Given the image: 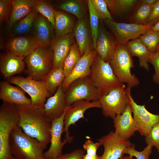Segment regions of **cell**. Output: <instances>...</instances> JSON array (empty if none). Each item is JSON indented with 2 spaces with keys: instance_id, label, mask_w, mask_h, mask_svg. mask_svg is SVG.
Masks as SVG:
<instances>
[{
  "instance_id": "obj_1",
  "label": "cell",
  "mask_w": 159,
  "mask_h": 159,
  "mask_svg": "<svg viewBox=\"0 0 159 159\" xmlns=\"http://www.w3.org/2000/svg\"><path fill=\"white\" fill-rule=\"evenodd\" d=\"M15 105L19 113L18 126L27 135L37 139L46 149L50 142L52 122L44 115L43 107L32 103Z\"/></svg>"
},
{
  "instance_id": "obj_2",
  "label": "cell",
  "mask_w": 159,
  "mask_h": 159,
  "mask_svg": "<svg viewBox=\"0 0 159 159\" xmlns=\"http://www.w3.org/2000/svg\"><path fill=\"white\" fill-rule=\"evenodd\" d=\"M9 145L11 153L16 159H46L42 145L18 126L11 132Z\"/></svg>"
},
{
  "instance_id": "obj_3",
  "label": "cell",
  "mask_w": 159,
  "mask_h": 159,
  "mask_svg": "<svg viewBox=\"0 0 159 159\" xmlns=\"http://www.w3.org/2000/svg\"><path fill=\"white\" fill-rule=\"evenodd\" d=\"M19 120V113L16 105L3 102L0 107V159H16L11 153L9 140Z\"/></svg>"
},
{
  "instance_id": "obj_4",
  "label": "cell",
  "mask_w": 159,
  "mask_h": 159,
  "mask_svg": "<svg viewBox=\"0 0 159 159\" xmlns=\"http://www.w3.org/2000/svg\"><path fill=\"white\" fill-rule=\"evenodd\" d=\"M89 77L101 96L122 84L115 74L109 62L103 60L97 53L91 64Z\"/></svg>"
},
{
  "instance_id": "obj_5",
  "label": "cell",
  "mask_w": 159,
  "mask_h": 159,
  "mask_svg": "<svg viewBox=\"0 0 159 159\" xmlns=\"http://www.w3.org/2000/svg\"><path fill=\"white\" fill-rule=\"evenodd\" d=\"M132 57L125 45L117 44L113 55L109 62L119 81L131 88L138 86L140 83L138 79L131 72V69L134 66Z\"/></svg>"
},
{
  "instance_id": "obj_6",
  "label": "cell",
  "mask_w": 159,
  "mask_h": 159,
  "mask_svg": "<svg viewBox=\"0 0 159 159\" xmlns=\"http://www.w3.org/2000/svg\"><path fill=\"white\" fill-rule=\"evenodd\" d=\"M28 76L42 80L52 69L53 52L49 47L39 46L25 58Z\"/></svg>"
},
{
  "instance_id": "obj_7",
  "label": "cell",
  "mask_w": 159,
  "mask_h": 159,
  "mask_svg": "<svg viewBox=\"0 0 159 159\" xmlns=\"http://www.w3.org/2000/svg\"><path fill=\"white\" fill-rule=\"evenodd\" d=\"M123 84L113 89L99 100L103 115L113 119L121 114L129 104V100Z\"/></svg>"
},
{
  "instance_id": "obj_8",
  "label": "cell",
  "mask_w": 159,
  "mask_h": 159,
  "mask_svg": "<svg viewBox=\"0 0 159 159\" xmlns=\"http://www.w3.org/2000/svg\"><path fill=\"white\" fill-rule=\"evenodd\" d=\"M66 104L69 106L80 100L98 101L100 97L89 76L78 79L72 83L64 92Z\"/></svg>"
},
{
  "instance_id": "obj_9",
  "label": "cell",
  "mask_w": 159,
  "mask_h": 159,
  "mask_svg": "<svg viewBox=\"0 0 159 159\" xmlns=\"http://www.w3.org/2000/svg\"><path fill=\"white\" fill-rule=\"evenodd\" d=\"M10 83L16 85L30 96L32 104L43 107L47 98L51 95L42 80H38L28 76L12 77L7 80Z\"/></svg>"
},
{
  "instance_id": "obj_10",
  "label": "cell",
  "mask_w": 159,
  "mask_h": 159,
  "mask_svg": "<svg viewBox=\"0 0 159 159\" xmlns=\"http://www.w3.org/2000/svg\"><path fill=\"white\" fill-rule=\"evenodd\" d=\"M105 23L113 33L117 44L125 45L129 41L138 38L152 26L148 24L118 23L107 19Z\"/></svg>"
},
{
  "instance_id": "obj_11",
  "label": "cell",
  "mask_w": 159,
  "mask_h": 159,
  "mask_svg": "<svg viewBox=\"0 0 159 159\" xmlns=\"http://www.w3.org/2000/svg\"><path fill=\"white\" fill-rule=\"evenodd\" d=\"M131 88L128 86L126 90L128 96L133 114L140 134L145 136L155 124L159 122V114H154L149 112L144 105L138 104L134 100L131 94Z\"/></svg>"
},
{
  "instance_id": "obj_12",
  "label": "cell",
  "mask_w": 159,
  "mask_h": 159,
  "mask_svg": "<svg viewBox=\"0 0 159 159\" xmlns=\"http://www.w3.org/2000/svg\"><path fill=\"white\" fill-rule=\"evenodd\" d=\"M67 108L63 115L52 122L51 128V145L49 149L44 153L46 159H54L62 154L63 147L67 143H70L74 137L69 136L65 138L63 141L61 135L63 132L64 117Z\"/></svg>"
},
{
  "instance_id": "obj_13",
  "label": "cell",
  "mask_w": 159,
  "mask_h": 159,
  "mask_svg": "<svg viewBox=\"0 0 159 159\" xmlns=\"http://www.w3.org/2000/svg\"><path fill=\"white\" fill-rule=\"evenodd\" d=\"M104 148V151L100 159H120L124 155V151L132 144L124 140L111 131L97 140Z\"/></svg>"
},
{
  "instance_id": "obj_14",
  "label": "cell",
  "mask_w": 159,
  "mask_h": 159,
  "mask_svg": "<svg viewBox=\"0 0 159 159\" xmlns=\"http://www.w3.org/2000/svg\"><path fill=\"white\" fill-rule=\"evenodd\" d=\"M92 108H101L99 101L92 102L85 100L76 101L69 106L64 117L63 132L65 138L69 136V127L75 125L80 119L84 118V115L88 109Z\"/></svg>"
},
{
  "instance_id": "obj_15",
  "label": "cell",
  "mask_w": 159,
  "mask_h": 159,
  "mask_svg": "<svg viewBox=\"0 0 159 159\" xmlns=\"http://www.w3.org/2000/svg\"><path fill=\"white\" fill-rule=\"evenodd\" d=\"M132 109L129 103L122 113L113 119L114 132L122 139L128 140L138 131L137 125L132 116Z\"/></svg>"
},
{
  "instance_id": "obj_16",
  "label": "cell",
  "mask_w": 159,
  "mask_h": 159,
  "mask_svg": "<svg viewBox=\"0 0 159 159\" xmlns=\"http://www.w3.org/2000/svg\"><path fill=\"white\" fill-rule=\"evenodd\" d=\"M97 54L96 50L93 49L87 51L81 57L70 73L64 80L62 85L64 92L74 81L90 75L91 65Z\"/></svg>"
},
{
  "instance_id": "obj_17",
  "label": "cell",
  "mask_w": 159,
  "mask_h": 159,
  "mask_svg": "<svg viewBox=\"0 0 159 159\" xmlns=\"http://www.w3.org/2000/svg\"><path fill=\"white\" fill-rule=\"evenodd\" d=\"M68 107L61 85L53 95L47 100L43 107V113L52 122L62 116Z\"/></svg>"
},
{
  "instance_id": "obj_18",
  "label": "cell",
  "mask_w": 159,
  "mask_h": 159,
  "mask_svg": "<svg viewBox=\"0 0 159 159\" xmlns=\"http://www.w3.org/2000/svg\"><path fill=\"white\" fill-rule=\"evenodd\" d=\"M73 34L57 37L51 44L53 52V69L63 66L64 61L68 54L72 44Z\"/></svg>"
},
{
  "instance_id": "obj_19",
  "label": "cell",
  "mask_w": 159,
  "mask_h": 159,
  "mask_svg": "<svg viewBox=\"0 0 159 159\" xmlns=\"http://www.w3.org/2000/svg\"><path fill=\"white\" fill-rule=\"evenodd\" d=\"M117 44L115 39L102 26L99 25L95 50L105 62H109L113 56Z\"/></svg>"
},
{
  "instance_id": "obj_20",
  "label": "cell",
  "mask_w": 159,
  "mask_h": 159,
  "mask_svg": "<svg viewBox=\"0 0 159 159\" xmlns=\"http://www.w3.org/2000/svg\"><path fill=\"white\" fill-rule=\"evenodd\" d=\"M6 46L8 52L25 58L39 46L34 37L16 36L9 39Z\"/></svg>"
},
{
  "instance_id": "obj_21",
  "label": "cell",
  "mask_w": 159,
  "mask_h": 159,
  "mask_svg": "<svg viewBox=\"0 0 159 159\" xmlns=\"http://www.w3.org/2000/svg\"><path fill=\"white\" fill-rule=\"evenodd\" d=\"M25 58L9 52L1 56L0 71L3 77L7 80L22 72L25 68Z\"/></svg>"
},
{
  "instance_id": "obj_22",
  "label": "cell",
  "mask_w": 159,
  "mask_h": 159,
  "mask_svg": "<svg viewBox=\"0 0 159 159\" xmlns=\"http://www.w3.org/2000/svg\"><path fill=\"white\" fill-rule=\"evenodd\" d=\"M10 84L7 81L0 82V99L3 102L21 105L32 103L31 99L26 96L25 92L23 90Z\"/></svg>"
},
{
  "instance_id": "obj_23",
  "label": "cell",
  "mask_w": 159,
  "mask_h": 159,
  "mask_svg": "<svg viewBox=\"0 0 159 159\" xmlns=\"http://www.w3.org/2000/svg\"><path fill=\"white\" fill-rule=\"evenodd\" d=\"M74 29V35L81 56L87 51L94 49L91 32L86 17L78 20Z\"/></svg>"
},
{
  "instance_id": "obj_24",
  "label": "cell",
  "mask_w": 159,
  "mask_h": 159,
  "mask_svg": "<svg viewBox=\"0 0 159 159\" xmlns=\"http://www.w3.org/2000/svg\"><path fill=\"white\" fill-rule=\"evenodd\" d=\"M53 27L49 21L41 14H38L33 24L34 37L39 46L49 47L52 39Z\"/></svg>"
},
{
  "instance_id": "obj_25",
  "label": "cell",
  "mask_w": 159,
  "mask_h": 159,
  "mask_svg": "<svg viewBox=\"0 0 159 159\" xmlns=\"http://www.w3.org/2000/svg\"><path fill=\"white\" fill-rule=\"evenodd\" d=\"M11 1L12 8L7 24L10 29L16 23L32 11L36 0H12Z\"/></svg>"
},
{
  "instance_id": "obj_26",
  "label": "cell",
  "mask_w": 159,
  "mask_h": 159,
  "mask_svg": "<svg viewBox=\"0 0 159 159\" xmlns=\"http://www.w3.org/2000/svg\"><path fill=\"white\" fill-rule=\"evenodd\" d=\"M125 45L132 56L138 57L139 66L149 71L148 63L151 53L142 41L138 38L129 41Z\"/></svg>"
},
{
  "instance_id": "obj_27",
  "label": "cell",
  "mask_w": 159,
  "mask_h": 159,
  "mask_svg": "<svg viewBox=\"0 0 159 159\" xmlns=\"http://www.w3.org/2000/svg\"><path fill=\"white\" fill-rule=\"evenodd\" d=\"M74 26V21L69 15L60 10H56L54 28L57 37L71 33Z\"/></svg>"
},
{
  "instance_id": "obj_28",
  "label": "cell",
  "mask_w": 159,
  "mask_h": 159,
  "mask_svg": "<svg viewBox=\"0 0 159 159\" xmlns=\"http://www.w3.org/2000/svg\"><path fill=\"white\" fill-rule=\"evenodd\" d=\"M65 78L63 67L52 69L45 76L42 81L51 95L53 94L58 88L62 85Z\"/></svg>"
},
{
  "instance_id": "obj_29",
  "label": "cell",
  "mask_w": 159,
  "mask_h": 159,
  "mask_svg": "<svg viewBox=\"0 0 159 159\" xmlns=\"http://www.w3.org/2000/svg\"><path fill=\"white\" fill-rule=\"evenodd\" d=\"M38 13L34 10L26 16L17 21L11 29L12 34L19 36L29 32L33 28Z\"/></svg>"
},
{
  "instance_id": "obj_30",
  "label": "cell",
  "mask_w": 159,
  "mask_h": 159,
  "mask_svg": "<svg viewBox=\"0 0 159 159\" xmlns=\"http://www.w3.org/2000/svg\"><path fill=\"white\" fill-rule=\"evenodd\" d=\"M59 9L74 15L78 20L85 17L86 10L85 3L83 1L69 0L60 4Z\"/></svg>"
},
{
  "instance_id": "obj_31",
  "label": "cell",
  "mask_w": 159,
  "mask_h": 159,
  "mask_svg": "<svg viewBox=\"0 0 159 159\" xmlns=\"http://www.w3.org/2000/svg\"><path fill=\"white\" fill-rule=\"evenodd\" d=\"M32 10L46 18L54 27L56 10L51 4L46 1L36 0Z\"/></svg>"
},
{
  "instance_id": "obj_32",
  "label": "cell",
  "mask_w": 159,
  "mask_h": 159,
  "mask_svg": "<svg viewBox=\"0 0 159 159\" xmlns=\"http://www.w3.org/2000/svg\"><path fill=\"white\" fill-rule=\"evenodd\" d=\"M81 57L77 44H73L63 65V68L65 77L70 73Z\"/></svg>"
},
{
  "instance_id": "obj_33",
  "label": "cell",
  "mask_w": 159,
  "mask_h": 159,
  "mask_svg": "<svg viewBox=\"0 0 159 159\" xmlns=\"http://www.w3.org/2000/svg\"><path fill=\"white\" fill-rule=\"evenodd\" d=\"M108 8L111 12L121 13L133 8L139 2L137 0H105Z\"/></svg>"
},
{
  "instance_id": "obj_34",
  "label": "cell",
  "mask_w": 159,
  "mask_h": 159,
  "mask_svg": "<svg viewBox=\"0 0 159 159\" xmlns=\"http://www.w3.org/2000/svg\"><path fill=\"white\" fill-rule=\"evenodd\" d=\"M151 28L138 38L152 53L156 52L159 43V32L154 31Z\"/></svg>"
},
{
  "instance_id": "obj_35",
  "label": "cell",
  "mask_w": 159,
  "mask_h": 159,
  "mask_svg": "<svg viewBox=\"0 0 159 159\" xmlns=\"http://www.w3.org/2000/svg\"><path fill=\"white\" fill-rule=\"evenodd\" d=\"M87 5L89 12L90 30L92 39L93 48L95 49L99 32V18L90 0L87 1Z\"/></svg>"
},
{
  "instance_id": "obj_36",
  "label": "cell",
  "mask_w": 159,
  "mask_h": 159,
  "mask_svg": "<svg viewBox=\"0 0 159 159\" xmlns=\"http://www.w3.org/2000/svg\"><path fill=\"white\" fill-rule=\"evenodd\" d=\"M136 10L134 16L135 23L145 25L147 20L153 9L154 4L148 5L142 3Z\"/></svg>"
},
{
  "instance_id": "obj_37",
  "label": "cell",
  "mask_w": 159,
  "mask_h": 159,
  "mask_svg": "<svg viewBox=\"0 0 159 159\" xmlns=\"http://www.w3.org/2000/svg\"><path fill=\"white\" fill-rule=\"evenodd\" d=\"M94 8L99 19L113 21L105 0H90Z\"/></svg>"
},
{
  "instance_id": "obj_38",
  "label": "cell",
  "mask_w": 159,
  "mask_h": 159,
  "mask_svg": "<svg viewBox=\"0 0 159 159\" xmlns=\"http://www.w3.org/2000/svg\"><path fill=\"white\" fill-rule=\"evenodd\" d=\"M152 147L150 145H147L143 150L139 151L135 149V144H132L125 148L124 153L135 157L137 159H149L152 152Z\"/></svg>"
},
{
  "instance_id": "obj_39",
  "label": "cell",
  "mask_w": 159,
  "mask_h": 159,
  "mask_svg": "<svg viewBox=\"0 0 159 159\" xmlns=\"http://www.w3.org/2000/svg\"><path fill=\"white\" fill-rule=\"evenodd\" d=\"M101 145L99 142L94 143L90 139L86 140L83 147L86 151L87 154L84 155L83 159H100L101 156H98L97 154V151Z\"/></svg>"
},
{
  "instance_id": "obj_40",
  "label": "cell",
  "mask_w": 159,
  "mask_h": 159,
  "mask_svg": "<svg viewBox=\"0 0 159 159\" xmlns=\"http://www.w3.org/2000/svg\"><path fill=\"white\" fill-rule=\"evenodd\" d=\"M145 137L147 145L155 147L159 151V122L154 125Z\"/></svg>"
},
{
  "instance_id": "obj_41",
  "label": "cell",
  "mask_w": 159,
  "mask_h": 159,
  "mask_svg": "<svg viewBox=\"0 0 159 159\" xmlns=\"http://www.w3.org/2000/svg\"><path fill=\"white\" fill-rule=\"evenodd\" d=\"M12 8L11 0H0V22L6 20L10 16Z\"/></svg>"
},
{
  "instance_id": "obj_42",
  "label": "cell",
  "mask_w": 159,
  "mask_h": 159,
  "mask_svg": "<svg viewBox=\"0 0 159 159\" xmlns=\"http://www.w3.org/2000/svg\"><path fill=\"white\" fill-rule=\"evenodd\" d=\"M148 62L153 65L155 70L153 81L156 84H159V51L151 53Z\"/></svg>"
},
{
  "instance_id": "obj_43",
  "label": "cell",
  "mask_w": 159,
  "mask_h": 159,
  "mask_svg": "<svg viewBox=\"0 0 159 159\" xmlns=\"http://www.w3.org/2000/svg\"><path fill=\"white\" fill-rule=\"evenodd\" d=\"M159 21V0L154 4L153 9L146 21V24L152 27Z\"/></svg>"
},
{
  "instance_id": "obj_44",
  "label": "cell",
  "mask_w": 159,
  "mask_h": 159,
  "mask_svg": "<svg viewBox=\"0 0 159 159\" xmlns=\"http://www.w3.org/2000/svg\"><path fill=\"white\" fill-rule=\"evenodd\" d=\"M85 151L82 149H77L73 151L62 154L54 159H83Z\"/></svg>"
},
{
  "instance_id": "obj_45",
  "label": "cell",
  "mask_w": 159,
  "mask_h": 159,
  "mask_svg": "<svg viewBox=\"0 0 159 159\" xmlns=\"http://www.w3.org/2000/svg\"><path fill=\"white\" fill-rule=\"evenodd\" d=\"M158 0H140V3L148 5H152L154 4Z\"/></svg>"
},
{
  "instance_id": "obj_46",
  "label": "cell",
  "mask_w": 159,
  "mask_h": 159,
  "mask_svg": "<svg viewBox=\"0 0 159 159\" xmlns=\"http://www.w3.org/2000/svg\"><path fill=\"white\" fill-rule=\"evenodd\" d=\"M151 29L154 31L159 32V21L153 26Z\"/></svg>"
},
{
  "instance_id": "obj_47",
  "label": "cell",
  "mask_w": 159,
  "mask_h": 159,
  "mask_svg": "<svg viewBox=\"0 0 159 159\" xmlns=\"http://www.w3.org/2000/svg\"><path fill=\"white\" fill-rule=\"evenodd\" d=\"M120 159H133V157L130 155L123 156Z\"/></svg>"
},
{
  "instance_id": "obj_48",
  "label": "cell",
  "mask_w": 159,
  "mask_h": 159,
  "mask_svg": "<svg viewBox=\"0 0 159 159\" xmlns=\"http://www.w3.org/2000/svg\"><path fill=\"white\" fill-rule=\"evenodd\" d=\"M158 51H159V44H158V46L157 47V48L156 52H158Z\"/></svg>"
},
{
  "instance_id": "obj_49",
  "label": "cell",
  "mask_w": 159,
  "mask_h": 159,
  "mask_svg": "<svg viewBox=\"0 0 159 159\" xmlns=\"http://www.w3.org/2000/svg\"><path fill=\"white\" fill-rule=\"evenodd\" d=\"M158 152H159V151H158ZM158 159H159V158H158Z\"/></svg>"
}]
</instances>
